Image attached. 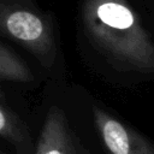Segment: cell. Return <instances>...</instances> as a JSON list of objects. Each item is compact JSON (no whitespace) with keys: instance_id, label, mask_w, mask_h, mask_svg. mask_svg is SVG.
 <instances>
[{"instance_id":"cell-1","label":"cell","mask_w":154,"mask_h":154,"mask_svg":"<svg viewBox=\"0 0 154 154\" xmlns=\"http://www.w3.org/2000/svg\"><path fill=\"white\" fill-rule=\"evenodd\" d=\"M81 13L87 38L113 67L154 73V40L128 0H84Z\"/></svg>"},{"instance_id":"cell-2","label":"cell","mask_w":154,"mask_h":154,"mask_svg":"<svg viewBox=\"0 0 154 154\" xmlns=\"http://www.w3.org/2000/svg\"><path fill=\"white\" fill-rule=\"evenodd\" d=\"M0 31L25 47L46 67L54 63L57 51L52 28L35 12L0 5Z\"/></svg>"},{"instance_id":"cell-3","label":"cell","mask_w":154,"mask_h":154,"mask_svg":"<svg viewBox=\"0 0 154 154\" xmlns=\"http://www.w3.org/2000/svg\"><path fill=\"white\" fill-rule=\"evenodd\" d=\"M93 117L107 154H154V146L147 138L106 111L94 106Z\"/></svg>"},{"instance_id":"cell-4","label":"cell","mask_w":154,"mask_h":154,"mask_svg":"<svg viewBox=\"0 0 154 154\" xmlns=\"http://www.w3.org/2000/svg\"><path fill=\"white\" fill-rule=\"evenodd\" d=\"M35 154H89V152L73 132L65 113L53 106L46 114Z\"/></svg>"},{"instance_id":"cell-5","label":"cell","mask_w":154,"mask_h":154,"mask_svg":"<svg viewBox=\"0 0 154 154\" xmlns=\"http://www.w3.org/2000/svg\"><path fill=\"white\" fill-rule=\"evenodd\" d=\"M32 78V73L28 65L18 55L0 43V79L30 82Z\"/></svg>"},{"instance_id":"cell-6","label":"cell","mask_w":154,"mask_h":154,"mask_svg":"<svg viewBox=\"0 0 154 154\" xmlns=\"http://www.w3.org/2000/svg\"><path fill=\"white\" fill-rule=\"evenodd\" d=\"M25 135L20 120L0 101V136L12 143H20L25 140Z\"/></svg>"}]
</instances>
